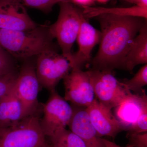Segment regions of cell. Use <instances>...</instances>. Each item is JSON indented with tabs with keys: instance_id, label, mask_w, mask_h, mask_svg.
<instances>
[{
	"instance_id": "3957f363",
	"label": "cell",
	"mask_w": 147,
	"mask_h": 147,
	"mask_svg": "<svg viewBox=\"0 0 147 147\" xmlns=\"http://www.w3.org/2000/svg\"><path fill=\"white\" fill-rule=\"evenodd\" d=\"M37 113L0 129V147H52L47 142Z\"/></svg>"
},
{
	"instance_id": "7c38bea8",
	"label": "cell",
	"mask_w": 147,
	"mask_h": 147,
	"mask_svg": "<svg viewBox=\"0 0 147 147\" xmlns=\"http://www.w3.org/2000/svg\"><path fill=\"white\" fill-rule=\"evenodd\" d=\"M86 18H82L77 39L79 49L72 54L70 62L71 69H82L91 59V53L93 48L100 42L101 32L94 28L88 23Z\"/></svg>"
},
{
	"instance_id": "f1b7e54d",
	"label": "cell",
	"mask_w": 147,
	"mask_h": 147,
	"mask_svg": "<svg viewBox=\"0 0 147 147\" xmlns=\"http://www.w3.org/2000/svg\"><path fill=\"white\" fill-rule=\"evenodd\" d=\"M98 1H99L102 2H104L107 1V0H98Z\"/></svg>"
},
{
	"instance_id": "484cf974",
	"label": "cell",
	"mask_w": 147,
	"mask_h": 147,
	"mask_svg": "<svg viewBox=\"0 0 147 147\" xmlns=\"http://www.w3.org/2000/svg\"><path fill=\"white\" fill-rule=\"evenodd\" d=\"M101 140L104 147H132L130 145H127L126 147H122L117 145L114 142H111L107 139L101 138Z\"/></svg>"
},
{
	"instance_id": "8992f818",
	"label": "cell",
	"mask_w": 147,
	"mask_h": 147,
	"mask_svg": "<svg viewBox=\"0 0 147 147\" xmlns=\"http://www.w3.org/2000/svg\"><path fill=\"white\" fill-rule=\"evenodd\" d=\"M95 96L100 103L112 110L121 104L130 91L125 88L112 71L88 70Z\"/></svg>"
},
{
	"instance_id": "277c9868",
	"label": "cell",
	"mask_w": 147,
	"mask_h": 147,
	"mask_svg": "<svg viewBox=\"0 0 147 147\" xmlns=\"http://www.w3.org/2000/svg\"><path fill=\"white\" fill-rule=\"evenodd\" d=\"M57 20L49 26L50 33L56 38L63 55L69 61L72 59V46L78 36L82 18V10L71 3H59Z\"/></svg>"
},
{
	"instance_id": "4fadbf2b",
	"label": "cell",
	"mask_w": 147,
	"mask_h": 147,
	"mask_svg": "<svg viewBox=\"0 0 147 147\" xmlns=\"http://www.w3.org/2000/svg\"><path fill=\"white\" fill-rule=\"evenodd\" d=\"M146 110L147 96L145 90L134 94L130 92L123 102L115 108V116L123 131H127Z\"/></svg>"
},
{
	"instance_id": "ba28073f",
	"label": "cell",
	"mask_w": 147,
	"mask_h": 147,
	"mask_svg": "<svg viewBox=\"0 0 147 147\" xmlns=\"http://www.w3.org/2000/svg\"><path fill=\"white\" fill-rule=\"evenodd\" d=\"M26 61L18 72L14 84L25 117L37 113L38 95L40 86L36 74L35 66L28 60Z\"/></svg>"
},
{
	"instance_id": "7a4b0ae2",
	"label": "cell",
	"mask_w": 147,
	"mask_h": 147,
	"mask_svg": "<svg viewBox=\"0 0 147 147\" xmlns=\"http://www.w3.org/2000/svg\"><path fill=\"white\" fill-rule=\"evenodd\" d=\"M49 26L28 30L0 29V46L13 59L26 61L49 49H55Z\"/></svg>"
},
{
	"instance_id": "9a60e30c",
	"label": "cell",
	"mask_w": 147,
	"mask_h": 147,
	"mask_svg": "<svg viewBox=\"0 0 147 147\" xmlns=\"http://www.w3.org/2000/svg\"><path fill=\"white\" fill-rule=\"evenodd\" d=\"M132 40L124 63L123 69L132 73L136 66L147 63V21Z\"/></svg>"
},
{
	"instance_id": "8fae6325",
	"label": "cell",
	"mask_w": 147,
	"mask_h": 147,
	"mask_svg": "<svg viewBox=\"0 0 147 147\" xmlns=\"http://www.w3.org/2000/svg\"><path fill=\"white\" fill-rule=\"evenodd\" d=\"M86 110L92 125L99 137L107 136L114 139L119 132L123 131L111 109L102 105L96 98L86 108Z\"/></svg>"
},
{
	"instance_id": "d4e9b609",
	"label": "cell",
	"mask_w": 147,
	"mask_h": 147,
	"mask_svg": "<svg viewBox=\"0 0 147 147\" xmlns=\"http://www.w3.org/2000/svg\"><path fill=\"white\" fill-rule=\"evenodd\" d=\"M127 2L134 4L141 7H147V0H123Z\"/></svg>"
},
{
	"instance_id": "52a82bcc",
	"label": "cell",
	"mask_w": 147,
	"mask_h": 147,
	"mask_svg": "<svg viewBox=\"0 0 147 147\" xmlns=\"http://www.w3.org/2000/svg\"><path fill=\"white\" fill-rule=\"evenodd\" d=\"M50 92L47 102L42 105L43 116L40 120L43 133L49 138L68 126L73 113L72 106L56 90Z\"/></svg>"
},
{
	"instance_id": "5b68a950",
	"label": "cell",
	"mask_w": 147,
	"mask_h": 147,
	"mask_svg": "<svg viewBox=\"0 0 147 147\" xmlns=\"http://www.w3.org/2000/svg\"><path fill=\"white\" fill-rule=\"evenodd\" d=\"M37 57L36 74L41 86L51 92L71 69L69 61L55 49H49Z\"/></svg>"
},
{
	"instance_id": "4316f807",
	"label": "cell",
	"mask_w": 147,
	"mask_h": 147,
	"mask_svg": "<svg viewBox=\"0 0 147 147\" xmlns=\"http://www.w3.org/2000/svg\"><path fill=\"white\" fill-rule=\"evenodd\" d=\"M94 1V0H71V3L74 5L82 6H89Z\"/></svg>"
},
{
	"instance_id": "5bb4252c",
	"label": "cell",
	"mask_w": 147,
	"mask_h": 147,
	"mask_svg": "<svg viewBox=\"0 0 147 147\" xmlns=\"http://www.w3.org/2000/svg\"><path fill=\"white\" fill-rule=\"evenodd\" d=\"M73 113L68 126L80 137L86 147H104L101 137L92 125L86 108L72 106Z\"/></svg>"
},
{
	"instance_id": "ac0fdd59",
	"label": "cell",
	"mask_w": 147,
	"mask_h": 147,
	"mask_svg": "<svg viewBox=\"0 0 147 147\" xmlns=\"http://www.w3.org/2000/svg\"><path fill=\"white\" fill-rule=\"evenodd\" d=\"M49 138L52 147H86L80 137L66 128L58 130Z\"/></svg>"
},
{
	"instance_id": "6da1fadb",
	"label": "cell",
	"mask_w": 147,
	"mask_h": 147,
	"mask_svg": "<svg viewBox=\"0 0 147 147\" xmlns=\"http://www.w3.org/2000/svg\"><path fill=\"white\" fill-rule=\"evenodd\" d=\"M96 17L100 24L101 37L98 53L90 61L92 69L110 71L123 69L130 43L147 19L108 14Z\"/></svg>"
},
{
	"instance_id": "44dd1931",
	"label": "cell",
	"mask_w": 147,
	"mask_h": 147,
	"mask_svg": "<svg viewBox=\"0 0 147 147\" xmlns=\"http://www.w3.org/2000/svg\"><path fill=\"white\" fill-rule=\"evenodd\" d=\"M26 7H31L41 11L44 13H49L53 6L57 3L55 0H18Z\"/></svg>"
},
{
	"instance_id": "603a6c76",
	"label": "cell",
	"mask_w": 147,
	"mask_h": 147,
	"mask_svg": "<svg viewBox=\"0 0 147 147\" xmlns=\"http://www.w3.org/2000/svg\"><path fill=\"white\" fill-rule=\"evenodd\" d=\"M132 147H147V132L135 133L127 132L126 136Z\"/></svg>"
},
{
	"instance_id": "ffe728a7",
	"label": "cell",
	"mask_w": 147,
	"mask_h": 147,
	"mask_svg": "<svg viewBox=\"0 0 147 147\" xmlns=\"http://www.w3.org/2000/svg\"><path fill=\"white\" fill-rule=\"evenodd\" d=\"M14 59L0 46V76L16 71Z\"/></svg>"
},
{
	"instance_id": "83f0119b",
	"label": "cell",
	"mask_w": 147,
	"mask_h": 147,
	"mask_svg": "<svg viewBox=\"0 0 147 147\" xmlns=\"http://www.w3.org/2000/svg\"><path fill=\"white\" fill-rule=\"evenodd\" d=\"M56 3H71V0H55Z\"/></svg>"
},
{
	"instance_id": "9c48e42d",
	"label": "cell",
	"mask_w": 147,
	"mask_h": 147,
	"mask_svg": "<svg viewBox=\"0 0 147 147\" xmlns=\"http://www.w3.org/2000/svg\"><path fill=\"white\" fill-rule=\"evenodd\" d=\"M63 80L65 90L64 98L72 105L86 108L95 98L88 71L73 69Z\"/></svg>"
},
{
	"instance_id": "cb8c5ba5",
	"label": "cell",
	"mask_w": 147,
	"mask_h": 147,
	"mask_svg": "<svg viewBox=\"0 0 147 147\" xmlns=\"http://www.w3.org/2000/svg\"><path fill=\"white\" fill-rule=\"evenodd\" d=\"M127 132L140 133L147 132V110H145Z\"/></svg>"
},
{
	"instance_id": "30bf717a",
	"label": "cell",
	"mask_w": 147,
	"mask_h": 147,
	"mask_svg": "<svg viewBox=\"0 0 147 147\" xmlns=\"http://www.w3.org/2000/svg\"><path fill=\"white\" fill-rule=\"evenodd\" d=\"M38 25L18 0H0V29L28 30Z\"/></svg>"
},
{
	"instance_id": "d6986e66",
	"label": "cell",
	"mask_w": 147,
	"mask_h": 147,
	"mask_svg": "<svg viewBox=\"0 0 147 147\" xmlns=\"http://www.w3.org/2000/svg\"><path fill=\"white\" fill-rule=\"evenodd\" d=\"M121 82L130 91H132L136 93L142 91L143 87L147 84V64L142 67L131 79Z\"/></svg>"
},
{
	"instance_id": "7402d4cb",
	"label": "cell",
	"mask_w": 147,
	"mask_h": 147,
	"mask_svg": "<svg viewBox=\"0 0 147 147\" xmlns=\"http://www.w3.org/2000/svg\"><path fill=\"white\" fill-rule=\"evenodd\" d=\"M18 73L14 71L0 76V102L14 86Z\"/></svg>"
},
{
	"instance_id": "e0dca14e",
	"label": "cell",
	"mask_w": 147,
	"mask_h": 147,
	"mask_svg": "<svg viewBox=\"0 0 147 147\" xmlns=\"http://www.w3.org/2000/svg\"><path fill=\"white\" fill-rule=\"evenodd\" d=\"M83 15L86 19L96 17L102 14H112L117 16H132L147 19V7L134 6L128 7H93L82 6Z\"/></svg>"
},
{
	"instance_id": "2e32d148",
	"label": "cell",
	"mask_w": 147,
	"mask_h": 147,
	"mask_svg": "<svg viewBox=\"0 0 147 147\" xmlns=\"http://www.w3.org/2000/svg\"><path fill=\"white\" fill-rule=\"evenodd\" d=\"M25 117L14 85L0 102V129L10 126Z\"/></svg>"
}]
</instances>
